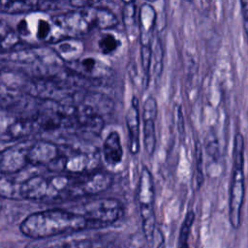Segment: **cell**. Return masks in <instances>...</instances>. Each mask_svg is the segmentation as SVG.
<instances>
[{
  "label": "cell",
  "instance_id": "6da1fadb",
  "mask_svg": "<svg viewBox=\"0 0 248 248\" xmlns=\"http://www.w3.org/2000/svg\"><path fill=\"white\" fill-rule=\"evenodd\" d=\"M72 175H54L45 177L31 176L24 180H16L7 176L0 177V198L15 201L59 202L66 201Z\"/></svg>",
  "mask_w": 248,
  "mask_h": 248
},
{
  "label": "cell",
  "instance_id": "7a4b0ae2",
  "mask_svg": "<svg viewBox=\"0 0 248 248\" xmlns=\"http://www.w3.org/2000/svg\"><path fill=\"white\" fill-rule=\"evenodd\" d=\"M93 229L88 219L77 209H46L28 215L20 224V231L28 237L46 239L82 230Z\"/></svg>",
  "mask_w": 248,
  "mask_h": 248
},
{
  "label": "cell",
  "instance_id": "3957f363",
  "mask_svg": "<svg viewBox=\"0 0 248 248\" xmlns=\"http://www.w3.org/2000/svg\"><path fill=\"white\" fill-rule=\"evenodd\" d=\"M56 18L65 31L67 38L75 39L93 30L111 29L118 24V18L110 10L94 6L76 8L56 16Z\"/></svg>",
  "mask_w": 248,
  "mask_h": 248
},
{
  "label": "cell",
  "instance_id": "277c9868",
  "mask_svg": "<svg viewBox=\"0 0 248 248\" xmlns=\"http://www.w3.org/2000/svg\"><path fill=\"white\" fill-rule=\"evenodd\" d=\"M244 138L237 133L233 140L232 168L229 190V219L231 225L237 229L241 220V209L244 201Z\"/></svg>",
  "mask_w": 248,
  "mask_h": 248
},
{
  "label": "cell",
  "instance_id": "5b68a950",
  "mask_svg": "<svg viewBox=\"0 0 248 248\" xmlns=\"http://www.w3.org/2000/svg\"><path fill=\"white\" fill-rule=\"evenodd\" d=\"M16 32L25 42L46 43L54 45L64 39H68L56 16H29L22 18L16 28Z\"/></svg>",
  "mask_w": 248,
  "mask_h": 248
},
{
  "label": "cell",
  "instance_id": "8992f818",
  "mask_svg": "<svg viewBox=\"0 0 248 248\" xmlns=\"http://www.w3.org/2000/svg\"><path fill=\"white\" fill-rule=\"evenodd\" d=\"M154 183L150 170L143 167L140 173L136 200L141 220L142 232L147 240L152 239L156 231V216L154 210Z\"/></svg>",
  "mask_w": 248,
  "mask_h": 248
},
{
  "label": "cell",
  "instance_id": "52a82bcc",
  "mask_svg": "<svg viewBox=\"0 0 248 248\" xmlns=\"http://www.w3.org/2000/svg\"><path fill=\"white\" fill-rule=\"evenodd\" d=\"M98 154L94 150L64 147L60 148L58 157L47 166L52 171H67L70 175H78L95 170Z\"/></svg>",
  "mask_w": 248,
  "mask_h": 248
},
{
  "label": "cell",
  "instance_id": "ba28073f",
  "mask_svg": "<svg viewBox=\"0 0 248 248\" xmlns=\"http://www.w3.org/2000/svg\"><path fill=\"white\" fill-rule=\"evenodd\" d=\"M91 223L93 229L104 228L118 221L124 213L122 203L113 198H101L76 207Z\"/></svg>",
  "mask_w": 248,
  "mask_h": 248
},
{
  "label": "cell",
  "instance_id": "9c48e42d",
  "mask_svg": "<svg viewBox=\"0 0 248 248\" xmlns=\"http://www.w3.org/2000/svg\"><path fill=\"white\" fill-rule=\"evenodd\" d=\"M112 176L104 170H93L87 173L72 175L67 193V201L100 194L109 188Z\"/></svg>",
  "mask_w": 248,
  "mask_h": 248
},
{
  "label": "cell",
  "instance_id": "30bf717a",
  "mask_svg": "<svg viewBox=\"0 0 248 248\" xmlns=\"http://www.w3.org/2000/svg\"><path fill=\"white\" fill-rule=\"evenodd\" d=\"M36 130L33 117L17 116L0 109V140L13 141L28 137Z\"/></svg>",
  "mask_w": 248,
  "mask_h": 248
},
{
  "label": "cell",
  "instance_id": "8fae6325",
  "mask_svg": "<svg viewBox=\"0 0 248 248\" xmlns=\"http://www.w3.org/2000/svg\"><path fill=\"white\" fill-rule=\"evenodd\" d=\"M32 141L24 140L0 150V173L14 174L29 164V150Z\"/></svg>",
  "mask_w": 248,
  "mask_h": 248
},
{
  "label": "cell",
  "instance_id": "7c38bea8",
  "mask_svg": "<svg viewBox=\"0 0 248 248\" xmlns=\"http://www.w3.org/2000/svg\"><path fill=\"white\" fill-rule=\"evenodd\" d=\"M24 248H116L108 240L90 237L45 239L29 243Z\"/></svg>",
  "mask_w": 248,
  "mask_h": 248
},
{
  "label": "cell",
  "instance_id": "4fadbf2b",
  "mask_svg": "<svg viewBox=\"0 0 248 248\" xmlns=\"http://www.w3.org/2000/svg\"><path fill=\"white\" fill-rule=\"evenodd\" d=\"M158 114V105L154 97H148L142 107L143 121V146L146 154L151 157L156 148L155 120Z\"/></svg>",
  "mask_w": 248,
  "mask_h": 248
},
{
  "label": "cell",
  "instance_id": "5bb4252c",
  "mask_svg": "<svg viewBox=\"0 0 248 248\" xmlns=\"http://www.w3.org/2000/svg\"><path fill=\"white\" fill-rule=\"evenodd\" d=\"M156 11L149 3H143L138 12V31L140 49L152 48V34L156 22Z\"/></svg>",
  "mask_w": 248,
  "mask_h": 248
},
{
  "label": "cell",
  "instance_id": "9a60e30c",
  "mask_svg": "<svg viewBox=\"0 0 248 248\" xmlns=\"http://www.w3.org/2000/svg\"><path fill=\"white\" fill-rule=\"evenodd\" d=\"M125 120L129 138V150L131 154L137 155L140 148V115L137 97L132 98Z\"/></svg>",
  "mask_w": 248,
  "mask_h": 248
},
{
  "label": "cell",
  "instance_id": "2e32d148",
  "mask_svg": "<svg viewBox=\"0 0 248 248\" xmlns=\"http://www.w3.org/2000/svg\"><path fill=\"white\" fill-rule=\"evenodd\" d=\"M60 147L50 140L32 141L29 150V164L47 167L58 157Z\"/></svg>",
  "mask_w": 248,
  "mask_h": 248
},
{
  "label": "cell",
  "instance_id": "e0dca14e",
  "mask_svg": "<svg viewBox=\"0 0 248 248\" xmlns=\"http://www.w3.org/2000/svg\"><path fill=\"white\" fill-rule=\"evenodd\" d=\"M73 73L81 78H102L108 75L109 68L102 61L93 57H83L70 63Z\"/></svg>",
  "mask_w": 248,
  "mask_h": 248
},
{
  "label": "cell",
  "instance_id": "ac0fdd59",
  "mask_svg": "<svg viewBox=\"0 0 248 248\" xmlns=\"http://www.w3.org/2000/svg\"><path fill=\"white\" fill-rule=\"evenodd\" d=\"M56 4L50 1H0V13L9 15L36 13L53 9Z\"/></svg>",
  "mask_w": 248,
  "mask_h": 248
},
{
  "label": "cell",
  "instance_id": "d6986e66",
  "mask_svg": "<svg viewBox=\"0 0 248 248\" xmlns=\"http://www.w3.org/2000/svg\"><path fill=\"white\" fill-rule=\"evenodd\" d=\"M103 156L108 166L119 165L123 158V148L120 136L116 131H111L103 143Z\"/></svg>",
  "mask_w": 248,
  "mask_h": 248
},
{
  "label": "cell",
  "instance_id": "ffe728a7",
  "mask_svg": "<svg viewBox=\"0 0 248 248\" xmlns=\"http://www.w3.org/2000/svg\"><path fill=\"white\" fill-rule=\"evenodd\" d=\"M53 51L57 56L67 63H72L78 60L83 50L82 43L75 38L64 39L53 45Z\"/></svg>",
  "mask_w": 248,
  "mask_h": 248
},
{
  "label": "cell",
  "instance_id": "44dd1931",
  "mask_svg": "<svg viewBox=\"0 0 248 248\" xmlns=\"http://www.w3.org/2000/svg\"><path fill=\"white\" fill-rule=\"evenodd\" d=\"M24 92L18 87L0 82V109L11 111L23 101Z\"/></svg>",
  "mask_w": 248,
  "mask_h": 248
},
{
  "label": "cell",
  "instance_id": "7402d4cb",
  "mask_svg": "<svg viewBox=\"0 0 248 248\" xmlns=\"http://www.w3.org/2000/svg\"><path fill=\"white\" fill-rule=\"evenodd\" d=\"M121 19L128 36L134 38L138 31V7L135 1L124 2L121 10Z\"/></svg>",
  "mask_w": 248,
  "mask_h": 248
},
{
  "label": "cell",
  "instance_id": "603a6c76",
  "mask_svg": "<svg viewBox=\"0 0 248 248\" xmlns=\"http://www.w3.org/2000/svg\"><path fill=\"white\" fill-rule=\"evenodd\" d=\"M20 43L17 32L0 20V52H14Z\"/></svg>",
  "mask_w": 248,
  "mask_h": 248
},
{
  "label": "cell",
  "instance_id": "cb8c5ba5",
  "mask_svg": "<svg viewBox=\"0 0 248 248\" xmlns=\"http://www.w3.org/2000/svg\"><path fill=\"white\" fill-rule=\"evenodd\" d=\"M120 41L111 33H105L98 42V46L103 54L113 53L120 46Z\"/></svg>",
  "mask_w": 248,
  "mask_h": 248
},
{
  "label": "cell",
  "instance_id": "d4e9b609",
  "mask_svg": "<svg viewBox=\"0 0 248 248\" xmlns=\"http://www.w3.org/2000/svg\"><path fill=\"white\" fill-rule=\"evenodd\" d=\"M194 220H195L194 212L193 211H188L184 220H183L181 230H180V238H179L180 248H189L187 242H188V237H189Z\"/></svg>",
  "mask_w": 248,
  "mask_h": 248
},
{
  "label": "cell",
  "instance_id": "484cf974",
  "mask_svg": "<svg viewBox=\"0 0 248 248\" xmlns=\"http://www.w3.org/2000/svg\"><path fill=\"white\" fill-rule=\"evenodd\" d=\"M196 180L197 184L200 187L203 182V173H202V148L199 143L196 145Z\"/></svg>",
  "mask_w": 248,
  "mask_h": 248
},
{
  "label": "cell",
  "instance_id": "4316f807",
  "mask_svg": "<svg viewBox=\"0 0 248 248\" xmlns=\"http://www.w3.org/2000/svg\"><path fill=\"white\" fill-rule=\"evenodd\" d=\"M240 9L243 18V29L248 42V1H240Z\"/></svg>",
  "mask_w": 248,
  "mask_h": 248
},
{
  "label": "cell",
  "instance_id": "83f0119b",
  "mask_svg": "<svg viewBox=\"0 0 248 248\" xmlns=\"http://www.w3.org/2000/svg\"><path fill=\"white\" fill-rule=\"evenodd\" d=\"M2 208V202H1V198H0V210Z\"/></svg>",
  "mask_w": 248,
  "mask_h": 248
}]
</instances>
